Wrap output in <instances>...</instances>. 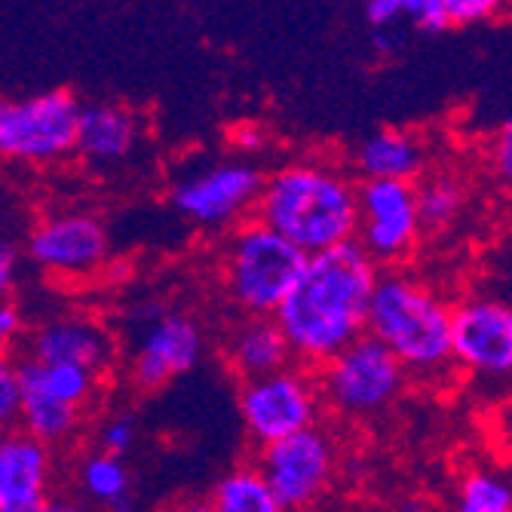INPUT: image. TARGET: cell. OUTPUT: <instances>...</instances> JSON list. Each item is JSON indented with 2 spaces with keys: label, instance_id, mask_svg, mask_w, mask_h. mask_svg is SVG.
<instances>
[{
  "label": "cell",
  "instance_id": "obj_6",
  "mask_svg": "<svg viewBox=\"0 0 512 512\" xmlns=\"http://www.w3.org/2000/svg\"><path fill=\"white\" fill-rule=\"evenodd\" d=\"M322 390L304 365H289L240 387V417L258 448L319 427Z\"/></svg>",
  "mask_w": 512,
  "mask_h": 512
},
{
  "label": "cell",
  "instance_id": "obj_26",
  "mask_svg": "<svg viewBox=\"0 0 512 512\" xmlns=\"http://www.w3.org/2000/svg\"><path fill=\"white\" fill-rule=\"evenodd\" d=\"M135 439H138L135 417L132 414H114L99 430V451L114 454V457H126L135 448Z\"/></svg>",
  "mask_w": 512,
  "mask_h": 512
},
{
  "label": "cell",
  "instance_id": "obj_27",
  "mask_svg": "<svg viewBox=\"0 0 512 512\" xmlns=\"http://www.w3.org/2000/svg\"><path fill=\"white\" fill-rule=\"evenodd\" d=\"M405 19L427 34H442V31L454 28L451 16H448V0H408Z\"/></svg>",
  "mask_w": 512,
  "mask_h": 512
},
{
  "label": "cell",
  "instance_id": "obj_2",
  "mask_svg": "<svg viewBox=\"0 0 512 512\" xmlns=\"http://www.w3.org/2000/svg\"><path fill=\"white\" fill-rule=\"evenodd\" d=\"M255 218L304 255L356 243L359 184L325 163H289L264 178Z\"/></svg>",
  "mask_w": 512,
  "mask_h": 512
},
{
  "label": "cell",
  "instance_id": "obj_38",
  "mask_svg": "<svg viewBox=\"0 0 512 512\" xmlns=\"http://www.w3.org/2000/svg\"><path fill=\"white\" fill-rule=\"evenodd\" d=\"M172 512H215V509H212V503H184Z\"/></svg>",
  "mask_w": 512,
  "mask_h": 512
},
{
  "label": "cell",
  "instance_id": "obj_25",
  "mask_svg": "<svg viewBox=\"0 0 512 512\" xmlns=\"http://www.w3.org/2000/svg\"><path fill=\"white\" fill-rule=\"evenodd\" d=\"M485 442L503 467L512 470V396L488 408L485 417Z\"/></svg>",
  "mask_w": 512,
  "mask_h": 512
},
{
  "label": "cell",
  "instance_id": "obj_35",
  "mask_svg": "<svg viewBox=\"0 0 512 512\" xmlns=\"http://www.w3.org/2000/svg\"><path fill=\"white\" fill-rule=\"evenodd\" d=\"M402 40V31L399 28H384V31H375V46L381 53H393Z\"/></svg>",
  "mask_w": 512,
  "mask_h": 512
},
{
  "label": "cell",
  "instance_id": "obj_20",
  "mask_svg": "<svg viewBox=\"0 0 512 512\" xmlns=\"http://www.w3.org/2000/svg\"><path fill=\"white\" fill-rule=\"evenodd\" d=\"M77 479L86 497L108 506L111 512H132L135 497H132V479H129L123 457H114L105 451L86 454L80 460Z\"/></svg>",
  "mask_w": 512,
  "mask_h": 512
},
{
  "label": "cell",
  "instance_id": "obj_22",
  "mask_svg": "<svg viewBox=\"0 0 512 512\" xmlns=\"http://www.w3.org/2000/svg\"><path fill=\"white\" fill-rule=\"evenodd\" d=\"M454 512H512V476L497 467H470L457 482Z\"/></svg>",
  "mask_w": 512,
  "mask_h": 512
},
{
  "label": "cell",
  "instance_id": "obj_37",
  "mask_svg": "<svg viewBox=\"0 0 512 512\" xmlns=\"http://www.w3.org/2000/svg\"><path fill=\"white\" fill-rule=\"evenodd\" d=\"M399 512H433V506L424 503V500H405V503L399 506Z\"/></svg>",
  "mask_w": 512,
  "mask_h": 512
},
{
  "label": "cell",
  "instance_id": "obj_13",
  "mask_svg": "<svg viewBox=\"0 0 512 512\" xmlns=\"http://www.w3.org/2000/svg\"><path fill=\"white\" fill-rule=\"evenodd\" d=\"M203 356L200 322L184 313H166L148 329L135 332L129 353V381L138 390H160L188 375Z\"/></svg>",
  "mask_w": 512,
  "mask_h": 512
},
{
  "label": "cell",
  "instance_id": "obj_12",
  "mask_svg": "<svg viewBox=\"0 0 512 512\" xmlns=\"http://www.w3.org/2000/svg\"><path fill=\"white\" fill-rule=\"evenodd\" d=\"M255 467L264 473L267 485L286 509H304L319 500L335 476V445L329 433L313 427L261 448Z\"/></svg>",
  "mask_w": 512,
  "mask_h": 512
},
{
  "label": "cell",
  "instance_id": "obj_7",
  "mask_svg": "<svg viewBox=\"0 0 512 512\" xmlns=\"http://www.w3.org/2000/svg\"><path fill=\"white\" fill-rule=\"evenodd\" d=\"M405 375L402 362L378 338L362 335L332 362H325L316 381L322 399L335 411L362 417L387 408L399 396Z\"/></svg>",
  "mask_w": 512,
  "mask_h": 512
},
{
  "label": "cell",
  "instance_id": "obj_29",
  "mask_svg": "<svg viewBox=\"0 0 512 512\" xmlns=\"http://www.w3.org/2000/svg\"><path fill=\"white\" fill-rule=\"evenodd\" d=\"M503 10L500 0H448V16L454 28L491 22Z\"/></svg>",
  "mask_w": 512,
  "mask_h": 512
},
{
  "label": "cell",
  "instance_id": "obj_11",
  "mask_svg": "<svg viewBox=\"0 0 512 512\" xmlns=\"http://www.w3.org/2000/svg\"><path fill=\"white\" fill-rule=\"evenodd\" d=\"M454 365L476 378L503 381L512 375V304L470 295L454 304Z\"/></svg>",
  "mask_w": 512,
  "mask_h": 512
},
{
  "label": "cell",
  "instance_id": "obj_9",
  "mask_svg": "<svg viewBox=\"0 0 512 512\" xmlns=\"http://www.w3.org/2000/svg\"><path fill=\"white\" fill-rule=\"evenodd\" d=\"M421 206L411 181H362L359 184V237L356 243L375 264H396L421 240Z\"/></svg>",
  "mask_w": 512,
  "mask_h": 512
},
{
  "label": "cell",
  "instance_id": "obj_18",
  "mask_svg": "<svg viewBox=\"0 0 512 512\" xmlns=\"http://www.w3.org/2000/svg\"><path fill=\"white\" fill-rule=\"evenodd\" d=\"M362 181H411L424 169V148L405 129H378L353 154Z\"/></svg>",
  "mask_w": 512,
  "mask_h": 512
},
{
  "label": "cell",
  "instance_id": "obj_16",
  "mask_svg": "<svg viewBox=\"0 0 512 512\" xmlns=\"http://www.w3.org/2000/svg\"><path fill=\"white\" fill-rule=\"evenodd\" d=\"M227 365L243 384L276 375L295 362V353L273 316H246L227 338Z\"/></svg>",
  "mask_w": 512,
  "mask_h": 512
},
{
  "label": "cell",
  "instance_id": "obj_14",
  "mask_svg": "<svg viewBox=\"0 0 512 512\" xmlns=\"http://www.w3.org/2000/svg\"><path fill=\"white\" fill-rule=\"evenodd\" d=\"M114 338L108 329L89 316H56L37 325L34 335L28 338L25 356L37 359L40 365H74L86 368L92 375L114 362Z\"/></svg>",
  "mask_w": 512,
  "mask_h": 512
},
{
  "label": "cell",
  "instance_id": "obj_15",
  "mask_svg": "<svg viewBox=\"0 0 512 512\" xmlns=\"http://www.w3.org/2000/svg\"><path fill=\"white\" fill-rule=\"evenodd\" d=\"M53 457L28 433H7L0 442V512H43L50 503Z\"/></svg>",
  "mask_w": 512,
  "mask_h": 512
},
{
  "label": "cell",
  "instance_id": "obj_34",
  "mask_svg": "<svg viewBox=\"0 0 512 512\" xmlns=\"http://www.w3.org/2000/svg\"><path fill=\"white\" fill-rule=\"evenodd\" d=\"M234 145H237L240 151H258V148L264 145V129L255 126V123H240V126L234 129Z\"/></svg>",
  "mask_w": 512,
  "mask_h": 512
},
{
  "label": "cell",
  "instance_id": "obj_19",
  "mask_svg": "<svg viewBox=\"0 0 512 512\" xmlns=\"http://www.w3.org/2000/svg\"><path fill=\"white\" fill-rule=\"evenodd\" d=\"M13 368L22 384V414H19L22 433H28L31 439H37L46 448L68 442L80 427V411L46 393L37 384L31 362L25 356L13 359Z\"/></svg>",
  "mask_w": 512,
  "mask_h": 512
},
{
  "label": "cell",
  "instance_id": "obj_17",
  "mask_svg": "<svg viewBox=\"0 0 512 512\" xmlns=\"http://www.w3.org/2000/svg\"><path fill=\"white\" fill-rule=\"evenodd\" d=\"M138 145V114L126 105L92 102L83 105L77 129V154L92 166H111Z\"/></svg>",
  "mask_w": 512,
  "mask_h": 512
},
{
  "label": "cell",
  "instance_id": "obj_32",
  "mask_svg": "<svg viewBox=\"0 0 512 512\" xmlns=\"http://www.w3.org/2000/svg\"><path fill=\"white\" fill-rule=\"evenodd\" d=\"M19 332H22V313L13 301H4L0 304V338H4V344L10 347Z\"/></svg>",
  "mask_w": 512,
  "mask_h": 512
},
{
  "label": "cell",
  "instance_id": "obj_5",
  "mask_svg": "<svg viewBox=\"0 0 512 512\" xmlns=\"http://www.w3.org/2000/svg\"><path fill=\"white\" fill-rule=\"evenodd\" d=\"M83 105L68 89L0 105V154L19 163H56L77 154V129Z\"/></svg>",
  "mask_w": 512,
  "mask_h": 512
},
{
  "label": "cell",
  "instance_id": "obj_24",
  "mask_svg": "<svg viewBox=\"0 0 512 512\" xmlns=\"http://www.w3.org/2000/svg\"><path fill=\"white\" fill-rule=\"evenodd\" d=\"M417 206H421L424 230H442L460 215L463 188L448 175H433L424 184H417Z\"/></svg>",
  "mask_w": 512,
  "mask_h": 512
},
{
  "label": "cell",
  "instance_id": "obj_30",
  "mask_svg": "<svg viewBox=\"0 0 512 512\" xmlns=\"http://www.w3.org/2000/svg\"><path fill=\"white\" fill-rule=\"evenodd\" d=\"M405 4L408 0H368V4L362 7V13L375 31L399 28V22H405Z\"/></svg>",
  "mask_w": 512,
  "mask_h": 512
},
{
  "label": "cell",
  "instance_id": "obj_33",
  "mask_svg": "<svg viewBox=\"0 0 512 512\" xmlns=\"http://www.w3.org/2000/svg\"><path fill=\"white\" fill-rule=\"evenodd\" d=\"M13 270H16V246L13 240L0 243V292L10 295L13 289Z\"/></svg>",
  "mask_w": 512,
  "mask_h": 512
},
{
  "label": "cell",
  "instance_id": "obj_28",
  "mask_svg": "<svg viewBox=\"0 0 512 512\" xmlns=\"http://www.w3.org/2000/svg\"><path fill=\"white\" fill-rule=\"evenodd\" d=\"M22 414V384L16 378L13 359L7 356L4 365H0V424L10 427L13 421H19Z\"/></svg>",
  "mask_w": 512,
  "mask_h": 512
},
{
  "label": "cell",
  "instance_id": "obj_21",
  "mask_svg": "<svg viewBox=\"0 0 512 512\" xmlns=\"http://www.w3.org/2000/svg\"><path fill=\"white\" fill-rule=\"evenodd\" d=\"M209 503L215 512H289L258 467H237L221 476Z\"/></svg>",
  "mask_w": 512,
  "mask_h": 512
},
{
  "label": "cell",
  "instance_id": "obj_4",
  "mask_svg": "<svg viewBox=\"0 0 512 512\" xmlns=\"http://www.w3.org/2000/svg\"><path fill=\"white\" fill-rule=\"evenodd\" d=\"M307 264V255L286 237L261 224L243 221L227 237L221 255V283L227 298L249 316H276Z\"/></svg>",
  "mask_w": 512,
  "mask_h": 512
},
{
  "label": "cell",
  "instance_id": "obj_23",
  "mask_svg": "<svg viewBox=\"0 0 512 512\" xmlns=\"http://www.w3.org/2000/svg\"><path fill=\"white\" fill-rule=\"evenodd\" d=\"M25 359L31 362V371H34L37 384L46 393H50L53 399H59V402H65V405H71L77 411L92 399V393H96L99 375H92V371H86V368H74V365H40L31 356H25Z\"/></svg>",
  "mask_w": 512,
  "mask_h": 512
},
{
  "label": "cell",
  "instance_id": "obj_31",
  "mask_svg": "<svg viewBox=\"0 0 512 512\" xmlns=\"http://www.w3.org/2000/svg\"><path fill=\"white\" fill-rule=\"evenodd\" d=\"M491 157H494L497 175L512 188V117L500 126V132H497V138H494V151H491Z\"/></svg>",
  "mask_w": 512,
  "mask_h": 512
},
{
  "label": "cell",
  "instance_id": "obj_8",
  "mask_svg": "<svg viewBox=\"0 0 512 512\" xmlns=\"http://www.w3.org/2000/svg\"><path fill=\"white\" fill-rule=\"evenodd\" d=\"M264 178L252 163L230 160L215 163L203 172L184 175L172 184V206L200 227H224L240 221L246 212L255 215V206L264 191Z\"/></svg>",
  "mask_w": 512,
  "mask_h": 512
},
{
  "label": "cell",
  "instance_id": "obj_36",
  "mask_svg": "<svg viewBox=\"0 0 512 512\" xmlns=\"http://www.w3.org/2000/svg\"><path fill=\"white\" fill-rule=\"evenodd\" d=\"M43 512H86L83 506H77V503H71V500H59V497H53L50 503H46V509Z\"/></svg>",
  "mask_w": 512,
  "mask_h": 512
},
{
  "label": "cell",
  "instance_id": "obj_3",
  "mask_svg": "<svg viewBox=\"0 0 512 512\" xmlns=\"http://www.w3.org/2000/svg\"><path fill=\"white\" fill-rule=\"evenodd\" d=\"M454 304L408 273H381L368 313V335L378 338L408 375L436 378L448 365Z\"/></svg>",
  "mask_w": 512,
  "mask_h": 512
},
{
  "label": "cell",
  "instance_id": "obj_1",
  "mask_svg": "<svg viewBox=\"0 0 512 512\" xmlns=\"http://www.w3.org/2000/svg\"><path fill=\"white\" fill-rule=\"evenodd\" d=\"M378 279L381 270L375 258L359 243L307 255L298 283L273 316L298 365L322 368L368 335Z\"/></svg>",
  "mask_w": 512,
  "mask_h": 512
},
{
  "label": "cell",
  "instance_id": "obj_39",
  "mask_svg": "<svg viewBox=\"0 0 512 512\" xmlns=\"http://www.w3.org/2000/svg\"><path fill=\"white\" fill-rule=\"evenodd\" d=\"M509 381H512V375H509Z\"/></svg>",
  "mask_w": 512,
  "mask_h": 512
},
{
  "label": "cell",
  "instance_id": "obj_10",
  "mask_svg": "<svg viewBox=\"0 0 512 512\" xmlns=\"http://www.w3.org/2000/svg\"><path fill=\"white\" fill-rule=\"evenodd\" d=\"M108 230L96 215L56 212L28 234V258L56 279H89L108 261Z\"/></svg>",
  "mask_w": 512,
  "mask_h": 512
}]
</instances>
